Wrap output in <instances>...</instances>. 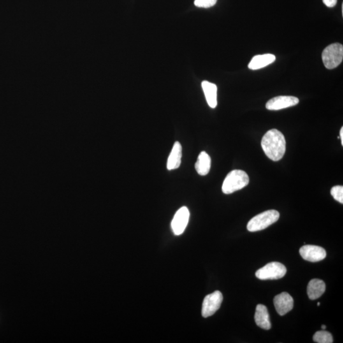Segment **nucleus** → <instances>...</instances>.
Segmentation results:
<instances>
[{
	"mask_svg": "<svg viewBox=\"0 0 343 343\" xmlns=\"http://www.w3.org/2000/svg\"><path fill=\"white\" fill-rule=\"evenodd\" d=\"M261 147L269 159L274 162L279 161L286 153V139L281 132L277 129L270 130L262 139Z\"/></svg>",
	"mask_w": 343,
	"mask_h": 343,
	"instance_id": "nucleus-1",
	"label": "nucleus"
},
{
	"mask_svg": "<svg viewBox=\"0 0 343 343\" xmlns=\"http://www.w3.org/2000/svg\"><path fill=\"white\" fill-rule=\"evenodd\" d=\"M249 183V175L245 172L234 170L227 175L222 184V191L224 194H231L243 189L247 186Z\"/></svg>",
	"mask_w": 343,
	"mask_h": 343,
	"instance_id": "nucleus-2",
	"label": "nucleus"
},
{
	"mask_svg": "<svg viewBox=\"0 0 343 343\" xmlns=\"http://www.w3.org/2000/svg\"><path fill=\"white\" fill-rule=\"evenodd\" d=\"M280 217V214L275 210H270L262 212L250 219L248 222L247 229L250 232L263 230L277 222Z\"/></svg>",
	"mask_w": 343,
	"mask_h": 343,
	"instance_id": "nucleus-3",
	"label": "nucleus"
},
{
	"mask_svg": "<svg viewBox=\"0 0 343 343\" xmlns=\"http://www.w3.org/2000/svg\"><path fill=\"white\" fill-rule=\"evenodd\" d=\"M324 66L328 69L337 68L343 59V47L341 43L331 44L326 47L322 54Z\"/></svg>",
	"mask_w": 343,
	"mask_h": 343,
	"instance_id": "nucleus-4",
	"label": "nucleus"
},
{
	"mask_svg": "<svg viewBox=\"0 0 343 343\" xmlns=\"http://www.w3.org/2000/svg\"><path fill=\"white\" fill-rule=\"evenodd\" d=\"M286 273V266L278 262H272L259 269L256 276L257 279L262 280H277L284 277Z\"/></svg>",
	"mask_w": 343,
	"mask_h": 343,
	"instance_id": "nucleus-5",
	"label": "nucleus"
},
{
	"mask_svg": "<svg viewBox=\"0 0 343 343\" xmlns=\"http://www.w3.org/2000/svg\"><path fill=\"white\" fill-rule=\"evenodd\" d=\"M223 300L221 292L217 291L208 294L204 299L201 314L204 318H207L214 315L219 309Z\"/></svg>",
	"mask_w": 343,
	"mask_h": 343,
	"instance_id": "nucleus-6",
	"label": "nucleus"
},
{
	"mask_svg": "<svg viewBox=\"0 0 343 343\" xmlns=\"http://www.w3.org/2000/svg\"><path fill=\"white\" fill-rule=\"evenodd\" d=\"M189 219V211L186 207H182L175 213L172 221L171 227L175 235H180L184 232Z\"/></svg>",
	"mask_w": 343,
	"mask_h": 343,
	"instance_id": "nucleus-7",
	"label": "nucleus"
},
{
	"mask_svg": "<svg viewBox=\"0 0 343 343\" xmlns=\"http://www.w3.org/2000/svg\"><path fill=\"white\" fill-rule=\"evenodd\" d=\"M300 253L305 260L313 263L323 260L327 256L326 250L317 245H305L300 249Z\"/></svg>",
	"mask_w": 343,
	"mask_h": 343,
	"instance_id": "nucleus-8",
	"label": "nucleus"
},
{
	"mask_svg": "<svg viewBox=\"0 0 343 343\" xmlns=\"http://www.w3.org/2000/svg\"><path fill=\"white\" fill-rule=\"evenodd\" d=\"M299 99L293 96H278L274 97L266 103V108L268 110L277 111L292 107L299 103Z\"/></svg>",
	"mask_w": 343,
	"mask_h": 343,
	"instance_id": "nucleus-9",
	"label": "nucleus"
},
{
	"mask_svg": "<svg viewBox=\"0 0 343 343\" xmlns=\"http://www.w3.org/2000/svg\"><path fill=\"white\" fill-rule=\"evenodd\" d=\"M278 314L281 316L291 311L294 307V300L287 293H282L276 296L273 300Z\"/></svg>",
	"mask_w": 343,
	"mask_h": 343,
	"instance_id": "nucleus-10",
	"label": "nucleus"
},
{
	"mask_svg": "<svg viewBox=\"0 0 343 343\" xmlns=\"http://www.w3.org/2000/svg\"><path fill=\"white\" fill-rule=\"evenodd\" d=\"M255 322L257 326L265 330L271 329L270 315H269L267 308L263 305H258L256 309L254 316Z\"/></svg>",
	"mask_w": 343,
	"mask_h": 343,
	"instance_id": "nucleus-11",
	"label": "nucleus"
},
{
	"mask_svg": "<svg viewBox=\"0 0 343 343\" xmlns=\"http://www.w3.org/2000/svg\"><path fill=\"white\" fill-rule=\"evenodd\" d=\"M276 60L275 55L266 54L263 55H257L252 58L249 62L248 67L251 70H257V69L265 68L274 62Z\"/></svg>",
	"mask_w": 343,
	"mask_h": 343,
	"instance_id": "nucleus-12",
	"label": "nucleus"
},
{
	"mask_svg": "<svg viewBox=\"0 0 343 343\" xmlns=\"http://www.w3.org/2000/svg\"><path fill=\"white\" fill-rule=\"evenodd\" d=\"M326 286L323 280L312 279L309 282L307 287L308 296L310 300H315L325 293Z\"/></svg>",
	"mask_w": 343,
	"mask_h": 343,
	"instance_id": "nucleus-13",
	"label": "nucleus"
},
{
	"mask_svg": "<svg viewBox=\"0 0 343 343\" xmlns=\"http://www.w3.org/2000/svg\"><path fill=\"white\" fill-rule=\"evenodd\" d=\"M181 145L178 141H176L169 157L168 162V170H175V169L179 168L180 164H181Z\"/></svg>",
	"mask_w": 343,
	"mask_h": 343,
	"instance_id": "nucleus-14",
	"label": "nucleus"
},
{
	"mask_svg": "<svg viewBox=\"0 0 343 343\" xmlns=\"http://www.w3.org/2000/svg\"><path fill=\"white\" fill-rule=\"evenodd\" d=\"M201 87L203 90L206 100H207L208 106L211 108H215L217 106V86L214 83L203 81L201 83Z\"/></svg>",
	"mask_w": 343,
	"mask_h": 343,
	"instance_id": "nucleus-15",
	"label": "nucleus"
},
{
	"mask_svg": "<svg viewBox=\"0 0 343 343\" xmlns=\"http://www.w3.org/2000/svg\"><path fill=\"white\" fill-rule=\"evenodd\" d=\"M210 166L211 159L209 155L205 152H201L195 164L197 173L201 176L207 175L209 172Z\"/></svg>",
	"mask_w": 343,
	"mask_h": 343,
	"instance_id": "nucleus-16",
	"label": "nucleus"
},
{
	"mask_svg": "<svg viewBox=\"0 0 343 343\" xmlns=\"http://www.w3.org/2000/svg\"><path fill=\"white\" fill-rule=\"evenodd\" d=\"M314 341L318 343H332L333 338L331 333L326 331H321L315 334Z\"/></svg>",
	"mask_w": 343,
	"mask_h": 343,
	"instance_id": "nucleus-17",
	"label": "nucleus"
},
{
	"mask_svg": "<svg viewBox=\"0 0 343 343\" xmlns=\"http://www.w3.org/2000/svg\"><path fill=\"white\" fill-rule=\"evenodd\" d=\"M331 195L336 200L343 203V187L342 186H334L331 191Z\"/></svg>",
	"mask_w": 343,
	"mask_h": 343,
	"instance_id": "nucleus-18",
	"label": "nucleus"
},
{
	"mask_svg": "<svg viewBox=\"0 0 343 343\" xmlns=\"http://www.w3.org/2000/svg\"><path fill=\"white\" fill-rule=\"evenodd\" d=\"M217 0H194V5L200 8H210L215 5Z\"/></svg>",
	"mask_w": 343,
	"mask_h": 343,
	"instance_id": "nucleus-19",
	"label": "nucleus"
},
{
	"mask_svg": "<svg viewBox=\"0 0 343 343\" xmlns=\"http://www.w3.org/2000/svg\"><path fill=\"white\" fill-rule=\"evenodd\" d=\"M325 5L329 8H333L337 4L338 0H322Z\"/></svg>",
	"mask_w": 343,
	"mask_h": 343,
	"instance_id": "nucleus-20",
	"label": "nucleus"
},
{
	"mask_svg": "<svg viewBox=\"0 0 343 343\" xmlns=\"http://www.w3.org/2000/svg\"><path fill=\"white\" fill-rule=\"evenodd\" d=\"M340 138L341 140H342V145H343V127H342L340 131Z\"/></svg>",
	"mask_w": 343,
	"mask_h": 343,
	"instance_id": "nucleus-21",
	"label": "nucleus"
},
{
	"mask_svg": "<svg viewBox=\"0 0 343 343\" xmlns=\"http://www.w3.org/2000/svg\"><path fill=\"white\" fill-rule=\"evenodd\" d=\"M322 329H324H324H326V326H324V325L322 326Z\"/></svg>",
	"mask_w": 343,
	"mask_h": 343,
	"instance_id": "nucleus-22",
	"label": "nucleus"
},
{
	"mask_svg": "<svg viewBox=\"0 0 343 343\" xmlns=\"http://www.w3.org/2000/svg\"><path fill=\"white\" fill-rule=\"evenodd\" d=\"M320 305H321V303H317V306H318V307H319Z\"/></svg>",
	"mask_w": 343,
	"mask_h": 343,
	"instance_id": "nucleus-23",
	"label": "nucleus"
}]
</instances>
